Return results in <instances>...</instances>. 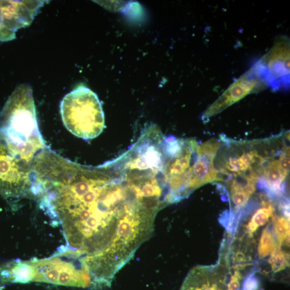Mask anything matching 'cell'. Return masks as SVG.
I'll list each match as a JSON object with an SVG mask.
<instances>
[{"instance_id":"277c9868","label":"cell","mask_w":290,"mask_h":290,"mask_svg":"<svg viewBox=\"0 0 290 290\" xmlns=\"http://www.w3.org/2000/svg\"><path fill=\"white\" fill-rule=\"evenodd\" d=\"M60 113L67 129L84 140L96 138L105 127L98 96L87 87H79L67 94L61 102Z\"/></svg>"},{"instance_id":"ba28073f","label":"cell","mask_w":290,"mask_h":290,"mask_svg":"<svg viewBox=\"0 0 290 290\" xmlns=\"http://www.w3.org/2000/svg\"><path fill=\"white\" fill-rule=\"evenodd\" d=\"M268 83L262 76L256 64L233 82L218 99L204 112L203 119H209L236 103L249 94L259 92Z\"/></svg>"},{"instance_id":"30bf717a","label":"cell","mask_w":290,"mask_h":290,"mask_svg":"<svg viewBox=\"0 0 290 290\" xmlns=\"http://www.w3.org/2000/svg\"><path fill=\"white\" fill-rule=\"evenodd\" d=\"M274 212L271 206L260 209L255 213L249 224V231L252 235L260 226H264L271 217Z\"/></svg>"},{"instance_id":"9a60e30c","label":"cell","mask_w":290,"mask_h":290,"mask_svg":"<svg viewBox=\"0 0 290 290\" xmlns=\"http://www.w3.org/2000/svg\"><path fill=\"white\" fill-rule=\"evenodd\" d=\"M232 201L236 209H241L245 205L251 195L247 193L240 191H232Z\"/></svg>"},{"instance_id":"9c48e42d","label":"cell","mask_w":290,"mask_h":290,"mask_svg":"<svg viewBox=\"0 0 290 290\" xmlns=\"http://www.w3.org/2000/svg\"><path fill=\"white\" fill-rule=\"evenodd\" d=\"M288 174L282 170L278 160L269 162L268 167L264 170V181L272 192L280 193L283 183Z\"/></svg>"},{"instance_id":"5b68a950","label":"cell","mask_w":290,"mask_h":290,"mask_svg":"<svg viewBox=\"0 0 290 290\" xmlns=\"http://www.w3.org/2000/svg\"><path fill=\"white\" fill-rule=\"evenodd\" d=\"M31 165L11 153L0 142V194L5 198L32 196Z\"/></svg>"},{"instance_id":"8fae6325","label":"cell","mask_w":290,"mask_h":290,"mask_svg":"<svg viewBox=\"0 0 290 290\" xmlns=\"http://www.w3.org/2000/svg\"><path fill=\"white\" fill-rule=\"evenodd\" d=\"M275 248L274 237L268 229H265L262 235L258 247L260 258H264Z\"/></svg>"},{"instance_id":"8992f818","label":"cell","mask_w":290,"mask_h":290,"mask_svg":"<svg viewBox=\"0 0 290 290\" xmlns=\"http://www.w3.org/2000/svg\"><path fill=\"white\" fill-rule=\"evenodd\" d=\"M290 47L287 37H278L268 53L256 63L268 87L274 90L290 87Z\"/></svg>"},{"instance_id":"4fadbf2b","label":"cell","mask_w":290,"mask_h":290,"mask_svg":"<svg viewBox=\"0 0 290 290\" xmlns=\"http://www.w3.org/2000/svg\"><path fill=\"white\" fill-rule=\"evenodd\" d=\"M289 223L287 219L282 217L278 219L275 224V234L280 244H281L289 236Z\"/></svg>"},{"instance_id":"2e32d148","label":"cell","mask_w":290,"mask_h":290,"mask_svg":"<svg viewBox=\"0 0 290 290\" xmlns=\"http://www.w3.org/2000/svg\"><path fill=\"white\" fill-rule=\"evenodd\" d=\"M240 278L239 273L236 272L235 274L232 276L230 282L227 284V290H240Z\"/></svg>"},{"instance_id":"52a82bcc","label":"cell","mask_w":290,"mask_h":290,"mask_svg":"<svg viewBox=\"0 0 290 290\" xmlns=\"http://www.w3.org/2000/svg\"><path fill=\"white\" fill-rule=\"evenodd\" d=\"M45 1H0V42L15 38L21 28L29 26Z\"/></svg>"},{"instance_id":"7a4b0ae2","label":"cell","mask_w":290,"mask_h":290,"mask_svg":"<svg viewBox=\"0 0 290 290\" xmlns=\"http://www.w3.org/2000/svg\"><path fill=\"white\" fill-rule=\"evenodd\" d=\"M0 140L31 162L48 147L39 130L35 102L30 91H15L5 103L0 113Z\"/></svg>"},{"instance_id":"6da1fadb","label":"cell","mask_w":290,"mask_h":290,"mask_svg":"<svg viewBox=\"0 0 290 290\" xmlns=\"http://www.w3.org/2000/svg\"><path fill=\"white\" fill-rule=\"evenodd\" d=\"M36 196L90 274L115 276L149 239L156 216L136 187L105 162L90 167L49 151L35 169Z\"/></svg>"},{"instance_id":"3957f363","label":"cell","mask_w":290,"mask_h":290,"mask_svg":"<svg viewBox=\"0 0 290 290\" xmlns=\"http://www.w3.org/2000/svg\"><path fill=\"white\" fill-rule=\"evenodd\" d=\"M20 264L26 283L36 282L93 288L87 264L80 256L70 248L48 259L20 261Z\"/></svg>"},{"instance_id":"5bb4252c","label":"cell","mask_w":290,"mask_h":290,"mask_svg":"<svg viewBox=\"0 0 290 290\" xmlns=\"http://www.w3.org/2000/svg\"><path fill=\"white\" fill-rule=\"evenodd\" d=\"M226 169L230 171L238 174L245 172L247 169L243 166L239 160V158L237 157H230L225 162V166Z\"/></svg>"},{"instance_id":"7c38bea8","label":"cell","mask_w":290,"mask_h":290,"mask_svg":"<svg viewBox=\"0 0 290 290\" xmlns=\"http://www.w3.org/2000/svg\"><path fill=\"white\" fill-rule=\"evenodd\" d=\"M269 261L275 272L284 269L288 265L287 256L277 250L272 253Z\"/></svg>"},{"instance_id":"e0dca14e","label":"cell","mask_w":290,"mask_h":290,"mask_svg":"<svg viewBox=\"0 0 290 290\" xmlns=\"http://www.w3.org/2000/svg\"><path fill=\"white\" fill-rule=\"evenodd\" d=\"M279 162L280 168L286 172L287 174H289L290 171V157L288 155V153L286 154L281 155L279 160H278Z\"/></svg>"}]
</instances>
